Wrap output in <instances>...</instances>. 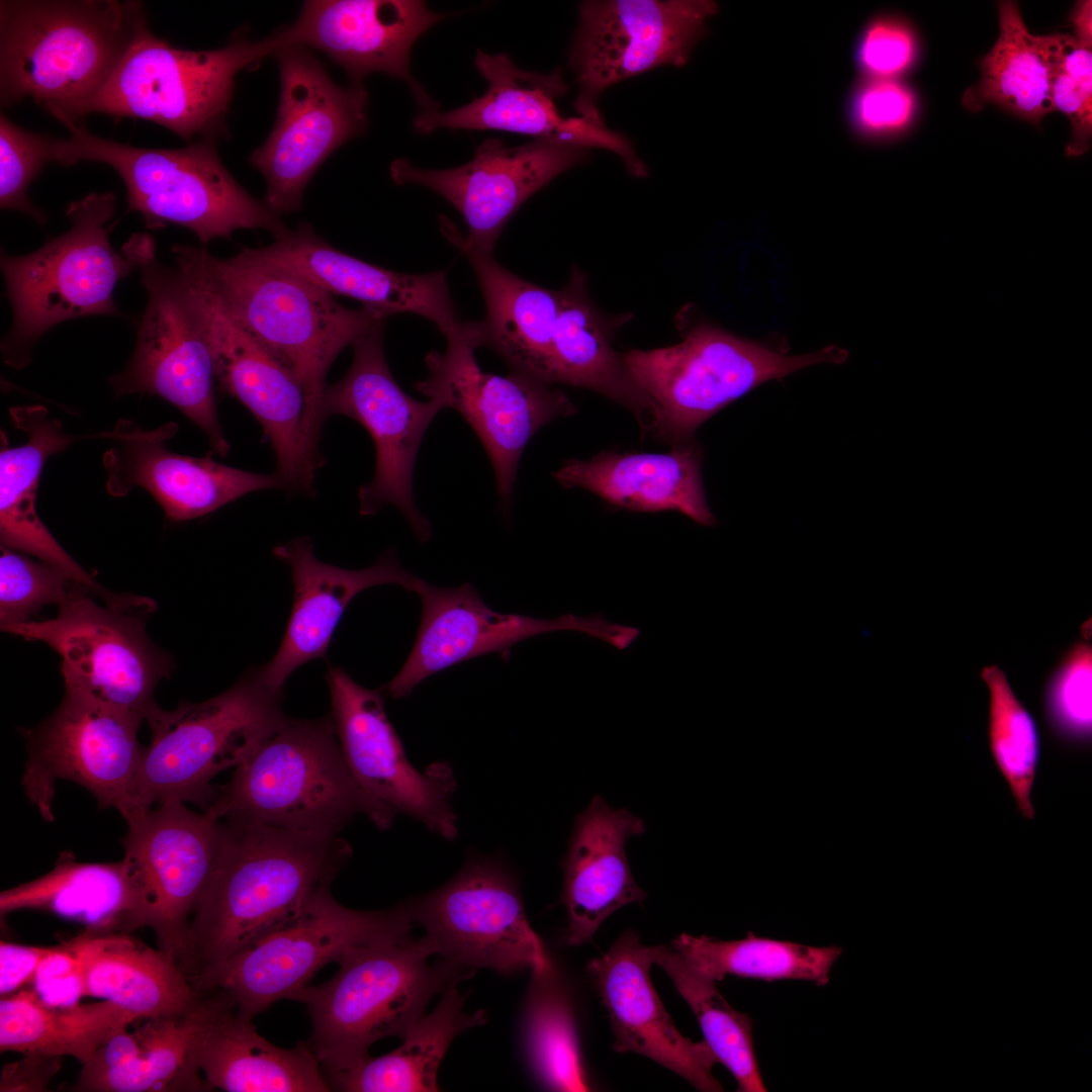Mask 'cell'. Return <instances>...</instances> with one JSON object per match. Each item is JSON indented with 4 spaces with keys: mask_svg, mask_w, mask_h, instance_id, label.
Returning a JSON list of instances; mask_svg holds the SVG:
<instances>
[{
    "mask_svg": "<svg viewBox=\"0 0 1092 1092\" xmlns=\"http://www.w3.org/2000/svg\"><path fill=\"white\" fill-rule=\"evenodd\" d=\"M215 862L193 912L178 967L190 980L294 918L352 856L338 836L241 817L219 820Z\"/></svg>",
    "mask_w": 1092,
    "mask_h": 1092,
    "instance_id": "1",
    "label": "cell"
},
{
    "mask_svg": "<svg viewBox=\"0 0 1092 1092\" xmlns=\"http://www.w3.org/2000/svg\"><path fill=\"white\" fill-rule=\"evenodd\" d=\"M147 25L135 1L2 0L1 106L31 97L61 122L69 119Z\"/></svg>",
    "mask_w": 1092,
    "mask_h": 1092,
    "instance_id": "2",
    "label": "cell"
},
{
    "mask_svg": "<svg viewBox=\"0 0 1092 1092\" xmlns=\"http://www.w3.org/2000/svg\"><path fill=\"white\" fill-rule=\"evenodd\" d=\"M205 812L316 836H338L359 814L386 830L396 816L351 775L331 715L286 716L217 787Z\"/></svg>",
    "mask_w": 1092,
    "mask_h": 1092,
    "instance_id": "3",
    "label": "cell"
},
{
    "mask_svg": "<svg viewBox=\"0 0 1092 1092\" xmlns=\"http://www.w3.org/2000/svg\"><path fill=\"white\" fill-rule=\"evenodd\" d=\"M202 267L230 310L296 376L306 397V431L318 452L326 377L341 351L386 317L351 309L308 278L243 248L226 259L197 247Z\"/></svg>",
    "mask_w": 1092,
    "mask_h": 1092,
    "instance_id": "4",
    "label": "cell"
},
{
    "mask_svg": "<svg viewBox=\"0 0 1092 1092\" xmlns=\"http://www.w3.org/2000/svg\"><path fill=\"white\" fill-rule=\"evenodd\" d=\"M434 954L427 935L381 941L346 956L332 979L292 997L307 1007V1041L325 1076L364 1058L379 1039H402L438 991L473 974L444 960L429 964Z\"/></svg>",
    "mask_w": 1092,
    "mask_h": 1092,
    "instance_id": "5",
    "label": "cell"
},
{
    "mask_svg": "<svg viewBox=\"0 0 1092 1092\" xmlns=\"http://www.w3.org/2000/svg\"><path fill=\"white\" fill-rule=\"evenodd\" d=\"M64 125L70 135L53 139L52 161L112 167L126 187L128 211L141 213L150 229L184 226L203 245L230 239L239 229H264L274 239L289 230L230 174L216 140H198L181 149H146L97 136L79 121Z\"/></svg>",
    "mask_w": 1092,
    "mask_h": 1092,
    "instance_id": "6",
    "label": "cell"
},
{
    "mask_svg": "<svg viewBox=\"0 0 1092 1092\" xmlns=\"http://www.w3.org/2000/svg\"><path fill=\"white\" fill-rule=\"evenodd\" d=\"M113 193L91 192L72 201L69 231L23 256H1L12 328L1 345L6 364L19 369L30 361L35 342L54 326L88 315H120L113 300L116 284L134 265L110 244L105 224L115 212Z\"/></svg>",
    "mask_w": 1092,
    "mask_h": 1092,
    "instance_id": "7",
    "label": "cell"
},
{
    "mask_svg": "<svg viewBox=\"0 0 1092 1092\" xmlns=\"http://www.w3.org/2000/svg\"><path fill=\"white\" fill-rule=\"evenodd\" d=\"M283 47L276 31L258 41L238 36L218 50L187 51L147 25L104 86L63 124L97 112L153 121L185 141L217 140L226 132L236 75Z\"/></svg>",
    "mask_w": 1092,
    "mask_h": 1092,
    "instance_id": "8",
    "label": "cell"
},
{
    "mask_svg": "<svg viewBox=\"0 0 1092 1092\" xmlns=\"http://www.w3.org/2000/svg\"><path fill=\"white\" fill-rule=\"evenodd\" d=\"M282 690L269 686L259 667L201 703L182 701L149 716L151 740L142 747L138 791L142 808L163 802L212 803V780L235 768L285 717Z\"/></svg>",
    "mask_w": 1092,
    "mask_h": 1092,
    "instance_id": "9",
    "label": "cell"
},
{
    "mask_svg": "<svg viewBox=\"0 0 1092 1092\" xmlns=\"http://www.w3.org/2000/svg\"><path fill=\"white\" fill-rule=\"evenodd\" d=\"M621 355L654 406V432L674 442L688 439L710 417L766 381L848 358L836 345L788 355L709 324L694 327L673 346Z\"/></svg>",
    "mask_w": 1092,
    "mask_h": 1092,
    "instance_id": "10",
    "label": "cell"
},
{
    "mask_svg": "<svg viewBox=\"0 0 1092 1092\" xmlns=\"http://www.w3.org/2000/svg\"><path fill=\"white\" fill-rule=\"evenodd\" d=\"M87 593H74L52 619L1 630L55 650L66 691L147 721L158 708L154 699L158 682L174 668L171 657L145 630L156 605L147 598L118 595L101 606Z\"/></svg>",
    "mask_w": 1092,
    "mask_h": 1092,
    "instance_id": "11",
    "label": "cell"
},
{
    "mask_svg": "<svg viewBox=\"0 0 1092 1092\" xmlns=\"http://www.w3.org/2000/svg\"><path fill=\"white\" fill-rule=\"evenodd\" d=\"M172 252L210 349L216 385L261 425L284 488L313 493L315 472L324 460L307 438V404L300 382L225 305L202 267L197 247L177 245Z\"/></svg>",
    "mask_w": 1092,
    "mask_h": 1092,
    "instance_id": "12",
    "label": "cell"
},
{
    "mask_svg": "<svg viewBox=\"0 0 1092 1092\" xmlns=\"http://www.w3.org/2000/svg\"><path fill=\"white\" fill-rule=\"evenodd\" d=\"M410 902L374 911L340 904L327 889L294 918L189 982L199 993L223 991L239 1012L257 1015L309 985L327 964L411 933Z\"/></svg>",
    "mask_w": 1092,
    "mask_h": 1092,
    "instance_id": "13",
    "label": "cell"
},
{
    "mask_svg": "<svg viewBox=\"0 0 1092 1092\" xmlns=\"http://www.w3.org/2000/svg\"><path fill=\"white\" fill-rule=\"evenodd\" d=\"M122 253L140 270L148 301L132 357L110 380L114 393L166 399L204 433L213 453L226 456L231 445L218 417L212 356L180 271L160 263L148 234L131 235Z\"/></svg>",
    "mask_w": 1092,
    "mask_h": 1092,
    "instance_id": "14",
    "label": "cell"
},
{
    "mask_svg": "<svg viewBox=\"0 0 1092 1092\" xmlns=\"http://www.w3.org/2000/svg\"><path fill=\"white\" fill-rule=\"evenodd\" d=\"M143 721L84 695L66 691L43 722L25 730L28 759L21 785L46 821H53L58 780L88 790L100 809H116L125 822L146 811L138 791Z\"/></svg>",
    "mask_w": 1092,
    "mask_h": 1092,
    "instance_id": "15",
    "label": "cell"
},
{
    "mask_svg": "<svg viewBox=\"0 0 1092 1092\" xmlns=\"http://www.w3.org/2000/svg\"><path fill=\"white\" fill-rule=\"evenodd\" d=\"M482 347L480 321L465 322L463 331L447 339L443 353L431 351L428 377L415 388L456 410L472 428L490 460L503 510L510 507L521 455L533 436L576 408L551 385L512 372H483L474 351Z\"/></svg>",
    "mask_w": 1092,
    "mask_h": 1092,
    "instance_id": "16",
    "label": "cell"
},
{
    "mask_svg": "<svg viewBox=\"0 0 1092 1092\" xmlns=\"http://www.w3.org/2000/svg\"><path fill=\"white\" fill-rule=\"evenodd\" d=\"M385 321L375 322L352 344L353 362L337 383L327 385L321 419L324 424L334 415L346 416L372 438L375 473L359 488L360 514L370 516L384 506H394L425 542L432 530L415 503L414 469L424 435L444 406L435 398L417 400L398 385L383 350Z\"/></svg>",
    "mask_w": 1092,
    "mask_h": 1092,
    "instance_id": "17",
    "label": "cell"
},
{
    "mask_svg": "<svg viewBox=\"0 0 1092 1092\" xmlns=\"http://www.w3.org/2000/svg\"><path fill=\"white\" fill-rule=\"evenodd\" d=\"M280 96L276 121L250 163L265 178V204L274 213L300 208L322 163L365 130L368 93L362 83L337 85L326 68L298 46L278 50Z\"/></svg>",
    "mask_w": 1092,
    "mask_h": 1092,
    "instance_id": "18",
    "label": "cell"
},
{
    "mask_svg": "<svg viewBox=\"0 0 1092 1092\" xmlns=\"http://www.w3.org/2000/svg\"><path fill=\"white\" fill-rule=\"evenodd\" d=\"M717 12L706 0L584 1L569 52L580 116L602 120L600 95L625 79L661 66L685 65Z\"/></svg>",
    "mask_w": 1092,
    "mask_h": 1092,
    "instance_id": "19",
    "label": "cell"
},
{
    "mask_svg": "<svg viewBox=\"0 0 1092 1092\" xmlns=\"http://www.w3.org/2000/svg\"><path fill=\"white\" fill-rule=\"evenodd\" d=\"M408 902L414 922L426 930L437 954L457 968L502 974L553 970L515 880L492 859L470 861L443 887Z\"/></svg>",
    "mask_w": 1092,
    "mask_h": 1092,
    "instance_id": "20",
    "label": "cell"
},
{
    "mask_svg": "<svg viewBox=\"0 0 1092 1092\" xmlns=\"http://www.w3.org/2000/svg\"><path fill=\"white\" fill-rule=\"evenodd\" d=\"M331 717L345 762L361 789L397 814L408 816L441 837L458 834L451 806L456 780L451 766L435 762L425 771L407 759L384 710L380 691L357 684L342 668L326 673Z\"/></svg>",
    "mask_w": 1092,
    "mask_h": 1092,
    "instance_id": "21",
    "label": "cell"
},
{
    "mask_svg": "<svg viewBox=\"0 0 1092 1092\" xmlns=\"http://www.w3.org/2000/svg\"><path fill=\"white\" fill-rule=\"evenodd\" d=\"M121 842L136 884L145 926L177 966L193 912L211 875L219 820L178 801L163 802L126 822Z\"/></svg>",
    "mask_w": 1092,
    "mask_h": 1092,
    "instance_id": "22",
    "label": "cell"
},
{
    "mask_svg": "<svg viewBox=\"0 0 1092 1092\" xmlns=\"http://www.w3.org/2000/svg\"><path fill=\"white\" fill-rule=\"evenodd\" d=\"M413 592L422 601V618L406 661L386 685L387 694L394 699L410 695L425 678L442 669L491 652H507L515 644L540 634L576 631L620 650L640 634L638 629L610 622L600 614L542 619L497 613L470 583L444 588L417 577Z\"/></svg>",
    "mask_w": 1092,
    "mask_h": 1092,
    "instance_id": "23",
    "label": "cell"
},
{
    "mask_svg": "<svg viewBox=\"0 0 1092 1092\" xmlns=\"http://www.w3.org/2000/svg\"><path fill=\"white\" fill-rule=\"evenodd\" d=\"M588 150L557 140H535L508 148L491 138L461 166L430 170L398 159L391 164L390 174L398 185L433 190L462 214L467 236L442 223L451 243L493 253L504 226L521 205L556 176L581 163Z\"/></svg>",
    "mask_w": 1092,
    "mask_h": 1092,
    "instance_id": "24",
    "label": "cell"
},
{
    "mask_svg": "<svg viewBox=\"0 0 1092 1092\" xmlns=\"http://www.w3.org/2000/svg\"><path fill=\"white\" fill-rule=\"evenodd\" d=\"M475 66L488 82L486 92L470 103L449 111H421L414 119L419 133L438 128L497 129L557 140L581 147L602 148L618 155L629 173L647 175L646 165L632 143L609 128L604 120L562 115L556 101L567 91L561 70L548 74L524 71L506 54L489 55L480 50Z\"/></svg>",
    "mask_w": 1092,
    "mask_h": 1092,
    "instance_id": "25",
    "label": "cell"
},
{
    "mask_svg": "<svg viewBox=\"0 0 1092 1092\" xmlns=\"http://www.w3.org/2000/svg\"><path fill=\"white\" fill-rule=\"evenodd\" d=\"M448 16L419 0H310L280 31L286 47L325 53L351 82L362 83L375 72L405 81L422 111H429L439 109L438 103L413 77L411 52L422 34Z\"/></svg>",
    "mask_w": 1092,
    "mask_h": 1092,
    "instance_id": "26",
    "label": "cell"
},
{
    "mask_svg": "<svg viewBox=\"0 0 1092 1092\" xmlns=\"http://www.w3.org/2000/svg\"><path fill=\"white\" fill-rule=\"evenodd\" d=\"M178 430L175 423L146 431L129 421H119L102 437L111 441L103 455L106 489L123 496L134 487L149 491L175 522L210 514L243 495L284 488L277 473L260 474L215 461L212 451L192 457L170 451L164 441Z\"/></svg>",
    "mask_w": 1092,
    "mask_h": 1092,
    "instance_id": "27",
    "label": "cell"
},
{
    "mask_svg": "<svg viewBox=\"0 0 1092 1092\" xmlns=\"http://www.w3.org/2000/svg\"><path fill=\"white\" fill-rule=\"evenodd\" d=\"M647 948L636 933L625 932L587 965L608 1012L614 1050L647 1057L701 1091H722L712 1074L718 1060L708 1044L684 1036L659 999L649 976L653 963Z\"/></svg>",
    "mask_w": 1092,
    "mask_h": 1092,
    "instance_id": "28",
    "label": "cell"
},
{
    "mask_svg": "<svg viewBox=\"0 0 1092 1092\" xmlns=\"http://www.w3.org/2000/svg\"><path fill=\"white\" fill-rule=\"evenodd\" d=\"M255 249L334 296L356 299L386 318L397 313L421 315L433 322L446 340L464 329L444 271L410 274L367 263L337 250L307 223L288 230L270 246Z\"/></svg>",
    "mask_w": 1092,
    "mask_h": 1092,
    "instance_id": "29",
    "label": "cell"
},
{
    "mask_svg": "<svg viewBox=\"0 0 1092 1092\" xmlns=\"http://www.w3.org/2000/svg\"><path fill=\"white\" fill-rule=\"evenodd\" d=\"M273 554L290 567L294 584L283 640L272 660L259 667L264 680L276 690H283L285 680L299 666L326 656L347 606L358 594L379 584H396L413 592L417 579L401 567L393 551L356 570L318 560L305 536L278 544Z\"/></svg>",
    "mask_w": 1092,
    "mask_h": 1092,
    "instance_id": "30",
    "label": "cell"
},
{
    "mask_svg": "<svg viewBox=\"0 0 1092 1092\" xmlns=\"http://www.w3.org/2000/svg\"><path fill=\"white\" fill-rule=\"evenodd\" d=\"M644 832L639 817L626 809L610 807L599 795L576 816L561 863L568 944L587 942L610 915L645 899L625 851L626 841Z\"/></svg>",
    "mask_w": 1092,
    "mask_h": 1092,
    "instance_id": "31",
    "label": "cell"
},
{
    "mask_svg": "<svg viewBox=\"0 0 1092 1092\" xmlns=\"http://www.w3.org/2000/svg\"><path fill=\"white\" fill-rule=\"evenodd\" d=\"M202 1026L193 1061L209 1088L228 1092H328L322 1066L308 1041L279 1048L261 1036L252 1017L238 1011L223 991Z\"/></svg>",
    "mask_w": 1092,
    "mask_h": 1092,
    "instance_id": "32",
    "label": "cell"
},
{
    "mask_svg": "<svg viewBox=\"0 0 1092 1092\" xmlns=\"http://www.w3.org/2000/svg\"><path fill=\"white\" fill-rule=\"evenodd\" d=\"M15 428L27 435L24 444L9 447L1 432L0 540L1 545L30 554L68 573L80 585L102 599L111 593L84 570L59 544L36 513L41 469L49 457L78 440L41 405L10 410Z\"/></svg>",
    "mask_w": 1092,
    "mask_h": 1092,
    "instance_id": "33",
    "label": "cell"
},
{
    "mask_svg": "<svg viewBox=\"0 0 1092 1092\" xmlns=\"http://www.w3.org/2000/svg\"><path fill=\"white\" fill-rule=\"evenodd\" d=\"M694 445L668 453H601L569 459L553 475L564 487H582L629 511H677L702 526H714Z\"/></svg>",
    "mask_w": 1092,
    "mask_h": 1092,
    "instance_id": "34",
    "label": "cell"
},
{
    "mask_svg": "<svg viewBox=\"0 0 1092 1092\" xmlns=\"http://www.w3.org/2000/svg\"><path fill=\"white\" fill-rule=\"evenodd\" d=\"M85 996L110 1001L139 1019L183 1016L200 1002L177 964L129 933L75 937Z\"/></svg>",
    "mask_w": 1092,
    "mask_h": 1092,
    "instance_id": "35",
    "label": "cell"
},
{
    "mask_svg": "<svg viewBox=\"0 0 1092 1092\" xmlns=\"http://www.w3.org/2000/svg\"><path fill=\"white\" fill-rule=\"evenodd\" d=\"M38 910L78 922L91 935L145 927L141 898L126 861L81 862L60 853L48 874L0 894V913Z\"/></svg>",
    "mask_w": 1092,
    "mask_h": 1092,
    "instance_id": "36",
    "label": "cell"
},
{
    "mask_svg": "<svg viewBox=\"0 0 1092 1092\" xmlns=\"http://www.w3.org/2000/svg\"><path fill=\"white\" fill-rule=\"evenodd\" d=\"M467 257L480 286L485 316L482 347L496 352L520 373L550 383L553 336L558 315L559 290H551L519 277L486 252L452 243Z\"/></svg>",
    "mask_w": 1092,
    "mask_h": 1092,
    "instance_id": "37",
    "label": "cell"
},
{
    "mask_svg": "<svg viewBox=\"0 0 1092 1092\" xmlns=\"http://www.w3.org/2000/svg\"><path fill=\"white\" fill-rule=\"evenodd\" d=\"M559 294L550 383L595 390L629 408L643 429L653 431L654 406L613 349L615 327L592 303L585 274L574 267Z\"/></svg>",
    "mask_w": 1092,
    "mask_h": 1092,
    "instance_id": "38",
    "label": "cell"
},
{
    "mask_svg": "<svg viewBox=\"0 0 1092 1092\" xmlns=\"http://www.w3.org/2000/svg\"><path fill=\"white\" fill-rule=\"evenodd\" d=\"M1000 31L981 61V77L964 93L962 102L973 112L988 104L1034 124L1054 111L1051 80L1062 33L1031 34L1013 1L998 4Z\"/></svg>",
    "mask_w": 1092,
    "mask_h": 1092,
    "instance_id": "39",
    "label": "cell"
},
{
    "mask_svg": "<svg viewBox=\"0 0 1092 1092\" xmlns=\"http://www.w3.org/2000/svg\"><path fill=\"white\" fill-rule=\"evenodd\" d=\"M457 983H450L442 991L436 1008L408 1029L396 1050L377 1058L367 1055L344 1070L326 1075L331 1091H438V1069L452 1039L486 1022L484 1010L464 1011V997Z\"/></svg>",
    "mask_w": 1092,
    "mask_h": 1092,
    "instance_id": "40",
    "label": "cell"
},
{
    "mask_svg": "<svg viewBox=\"0 0 1092 1092\" xmlns=\"http://www.w3.org/2000/svg\"><path fill=\"white\" fill-rule=\"evenodd\" d=\"M139 1019L130 1011L103 1000L68 1007L50 1006L31 989L0 1001V1052L70 1056L81 1065L117 1032Z\"/></svg>",
    "mask_w": 1092,
    "mask_h": 1092,
    "instance_id": "41",
    "label": "cell"
},
{
    "mask_svg": "<svg viewBox=\"0 0 1092 1092\" xmlns=\"http://www.w3.org/2000/svg\"><path fill=\"white\" fill-rule=\"evenodd\" d=\"M218 999L216 991L202 993L189 1013L168 1019H148L136 1034L141 1055L105 1072L82 1087L93 1092L207 1091L193 1061L198 1034Z\"/></svg>",
    "mask_w": 1092,
    "mask_h": 1092,
    "instance_id": "42",
    "label": "cell"
},
{
    "mask_svg": "<svg viewBox=\"0 0 1092 1092\" xmlns=\"http://www.w3.org/2000/svg\"><path fill=\"white\" fill-rule=\"evenodd\" d=\"M671 947L691 966L713 981L726 976L764 981L804 980L818 986L829 982V973L842 948L810 946L793 941L758 937L748 932L739 940L679 934Z\"/></svg>",
    "mask_w": 1092,
    "mask_h": 1092,
    "instance_id": "43",
    "label": "cell"
},
{
    "mask_svg": "<svg viewBox=\"0 0 1092 1092\" xmlns=\"http://www.w3.org/2000/svg\"><path fill=\"white\" fill-rule=\"evenodd\" d=\"M647 949L652 963L668 975L693 1010L704 1041L718 1063L731 1072L737 1090L766 1091L755 1056L749 1016L735 1010L721 995L716 982L696 970L672 947L660 944Z\"/></svg>",
    "mask_w": 1092,
    "mask_h": 1092,
    "instance_id": "44",
    "label": "cell"
},
{
    "mask_svg": "<svg viewBox=\"0 0 1092 1092\" xmlns=\"http://www.w3.org/2000/svg\"><path fill=\"white\" fill-rule=\"evenodd\" d=\"M525 1044L538 1078L558 1091H587L571 1006L554 970L533 973L525 1016Z\"/></svg>",
    "mask_w": 1092,
    "mask_h": 1092,
    "instance_id": "45",
    "label": "cell"
},
{
    "mask_svg": "<svg viewBox=\"0 0 1092 1092\" xmlns=\"http://www.w3.org/2000/svg\"><path fill=\"white\" fill-rule=\"evenodd\" d=\"M981 675L989 691L990 751L1019 811L1032 820L1035 811L1030 797L1040 757L1037 725L998 666L984 667Z\"/></svg>",
    "mask_w": 1092,
    "mask_h": 1092,
    "instance_id": "46",
    "label": "cell"
},
{
    "mask_svg": "<svg viewBox=\"0 0 1092 1092\" xmlns=\"http://www.w3.org/2000/svg\"><path fill=\"white\" fill-rule=\"evenodd\" d=\"M80 589L86 588L62 569L1 545V626L30 621L43 607L60 606Z\"/></svg>",
    "mask_w": 1092,
    "mask_h": 1092,
    "instance_id": "47",
    "label": "cell"
},
{
    "mask_svg": "<svg viewBox=\"0 0 1092 1092\" xmlns=\"http://www.w3.org/2000/svg\"><path fill=\"white\" fill-rule=\"evenodd\" d=\"M1091 645L1075 644L1051 675L1043 695L1046 722L1063 742L1082 746L1092 730Z\"/></svg>",
    "mask_w": 1092,
    "mask_h": 1092,
    "instance_id": "48",
    "label": "cell"
},
{
    "mask_svg": "<svg viewBox=\"0 0 1092 1092\" xmlns=\"http://www.w3.org/2000/svg\"><path fill=\"white\" fill-rule=\"evenodd\" d=\"M1051 98L1054 110L1063 112L1071 122L1067 155H1083L1090 149L1092 136V53L1074 35L1062 33Z\"/></svg>",
    "mask_w": 1092,
    "mask_h": 1092,
    "instance_id": "49",
    "label": "cell"
},
{
    "mask_svg": "<svg viewBox=\"0 0 1092 1092\" xmlns=\"http://www.w3.org/2000/svg\"><path fill=\"white\" fill-rule=\"evenodd\" d=\"M53 139L23 129L1 113L0 117V206L22 211L38 223L46 215L33 205L27 191L30 183L52 162Z\"/></svg>",
    "mask_w": 1092,
    "mask_h": 1092,
    "instance_id": "50",
    "label": "cell"
},
{
    "mask_svg": "<svg viewBox=\"0 0 1092 1092\" xmlns=\"http://www.w3.org/2000/svg\"><path fill=\"white\" fill-rule=\"evenodd\" d=\"M917 110L914 92L896 79H867L851 91L847 117L852 129L866 138H885L904 131Z\"/></svg>",
    "mask_w": 1092,
    "mask_h": 1092,
    "instance_id": "51",
    "label": "cell"
},
{
    "mask_svg": "<svg viewBox=\"0 0 1092 1092\" xmlns=\"http://www.w3.org/2000/svg\"><path fill=\"white\" fill-rule=\"evenodd\" d=\"M916 56L913 30L893 17H881L869 23L855 50V62L867 79H896L912 67Z\"/></svg>",
    "mask_w": 1092,
    "mask_h": 1092,
    "instance_id": "52",
    "label": "cell"
},
{
    "mask_svg": "<svg viewBox=\"0 0 1092 1092\" xmlns=\"http://www.w3.org/2000/svg\"><path fill=\"white\" fill-rule=\"evenodd\" d=\"M31 983L41 1001L50 1006L68 1007L79 1003L85 993L75 938L53 946L37 967Z\"/></svg>",
    "mask_w": 1092,
    "mask_h": 1092,
    "instance_id": "53",
    "label": "cell"
},
{
    "mask_svg": "<svg viewBox=\"0 0 1092 1092\" xmlns=\"http://www.w3.org/2000/svg\"><path fill=\"white\" fill-rule=\"evenodd\" d=\"M59 1057L41 1054H24V1057L3 1067L0 1077L1 1092L47 1091L54 1076L59 1072Z\"/></svg>",
    "mask_w": 1092,
    "mask_h": 1092,
    "instance_id": "54",
    "label": "cell"
},
{
    "mask_svg": "<svg viewBox=\"0 0 1092 1092\" xmlns=\"http://www.w3.org/2000/svg\"><path fill=\"white\" fill-rule=\"evenodd\" d=\"M53 947L27 946L7 941L0 943V994L1 997L16 993L31 982L40 962Z\"/></svg>",
    "mask_w": 1092,
    "mask_h": 1092,
    "instance_id": "55",
    "label": "cell"
},
{
    "mask_svg": "<svg viewBox=\"0 0 1092 1092\" xmlns=\"http://www.w3.org/2000/svg\"><path fill=\"white\" fill-rule=\"evenodd\" d=\"M142 1046L135 1033L126 1029L117 1032L101 1044L92 1058L82 1065L77 1083L72 1087L80 1091L84 1085L110 1070L122 1067L136 1059Z\"/></svg>",
    "mask_w": 1092,
    "mask_h": 1092,
    "instance_id": "56",
    "label": "cell"
},
{
    "mask_svg": "<svg viewBox=\"0 0 1092 1092\" xmlns=\"http://www.w3.org/2000/svg\"><path fill=\"white\" fill-rule=\"evenodd\" d=\"M1071 21L1075 29L1074 37L1082 44L1091 48V1L1079 2L1073 10Z\"/></svg>",
    "mask_w": 1092,
    "mask_h": 1092,
    "instance_id": "57",
    "label": "cell"
}]
</instances>
